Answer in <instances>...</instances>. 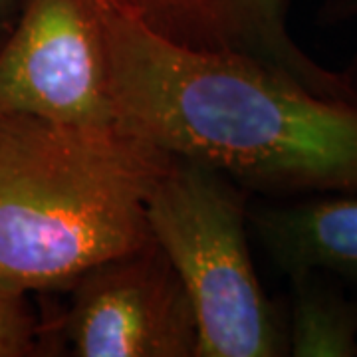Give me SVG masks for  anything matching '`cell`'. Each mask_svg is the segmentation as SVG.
Returning a JSON list of instances; mask_svg holds the SVG:
<instances>
[{
  "mask_svg": "<svg viewBox=\"0 0 357 357\" xmlns=\"http://www.w3.org/2000/svg\"><path fill=\"white\" fill-rule=\"evenodd\" d=\"M89 4L119 128L243 187L357 192V103L316 96L243 56L177 46L126 0Z\"/></svg>",
  "mask_w": 357,
  "mask_h": 357,
  "instance_id": "cell-1",
  "label": "cell"
},
{
  "mask_svg": "<svg viewBox=\"0 0 357 357\" xmlns=\"http://www.w3.org/2000/svg\"><path fill=\"white\" fill-rule=\"evenodd\" d=\"M171 161L117 123L0 114V290L74 286L153 243L147 201Z\"/></svg>",
  "mask_w": 357,
  "mask_h": 357,
  "instance_id": "cell-2",
  "label": "cell"
},
{
  "mask_svg": "<svg viewBox=\"0 0 357 357\" xmlns=\"http://www.w3.org/2000/svg\"><path fill=\"white\" fill-rule=\"evenodd\" d=\"M151 236L183 280L199 324L197 357L288 354L246 244L244 192L211 167L173 157L147 201Z\"/></svg>",
  "mask_w": 357,
  "mask_h": 357,
  "instance_id": "cell-3",
  "label": "cell"
},
{
  "mask_svg": "<svg viewBox=\"0 0 357 357\" xmlns=\"http://www.w3.org/2000/svg\"><path fill=\"white\" fill-rule=\"evenodd\" d=\"M0 114L112 126L115 109L89 0H22L0 50Z\"/></svg>",
  "mask_w": 357,
  "mask_h": 357,
  "instance_id": "cell-4",
  "label": "cell"
},
{
  "mask_svg": "<svg viewBox=\"0 0 357 357\" xmlns=\"http://www.w3.org/2000/svg\"><path fill=\"white\" fill-rule=\"evenodd\" d=\"M74 286L66 333L76 356H197L191 298L155 241L93 266Z\"/></svg>",
  "mask_w": 357,
  "mask_h": 357,
  "instance_id": "cell-5",
  "label": "cell"
},
{
  "mask_svg": "<svg viewBox=\"0 0 357 357\" xmlns=\"http://www.w3.org/2000/svg\"><path fill=\"white\" fill-rule=\"evenodd\" d=\"M169 42L197 52L234 54L321 98L357 103L345 74L314 62L290 38L286 0H126Z\"/></svg>",
  "mask_w": 357,
  "mask_h": 357,
  "instance_id": "cell-6",
  "label": "cell"
},
{
  "mask_svg": "<svg viewBox=\"0 0 357 357\" xmlns=\"http://www.w3.org/2000/svg\"><path fill=\"white\" fill-rule=\"evenodd\" d=\"M252 222L284 274L332 270L357 278V199L258 208Z\"/></svg>",
  "mask_w": 357,
  "mask_h": 357,
  "instance_id": "cell-7",
  "label": "cell"
},
{
  "mask_svg": "<svg viewBox=\"0 0 357 357\" xmlns=\"http://www.w3.org/2000/svg\"><path fill=\"white\" fill-rule=\"evenodd\" d=\"M288 349L298 357L357 356V302L328 286L318 270L290 274Z\"/></svg>",
  "mask_w": 357,
  "mask_h": 357,
  "instance_id": "cell-8",
  "label": "cell"
},
{
  "mask_svg": "<svg viewBox=\"0 0 357 357\" xmlns=\"http://www.w3.org/2000/svg\"><path fill=\"white\" fill-rule=\"evenodd\" d=\"M36 335L38 326L26 304V294L0 290V357L34 354Z\"/></svg>",
  "mask_w": 357,
  "mask_h": 357,
  "instance_id": "cell-9",
  "label": "cell"
},
{
  "mask_svg": "<svg viewBox=\"0 0 357 357\" xmlns=\"http://www.w3.org/2000/svg\"><path fill=\"white\" fill-rule=\"evenodd\" d=\"M357 14V0H328L326 16L328 18H349Z\"/></svg>",
  "mask_w": 357,
  "mask_h": 357,
  "instance_id": "cell-10",
  "label": "cell"
},
{
  "mask_svg": "<svg viewBox=\"0 0 357 357\" xmlns=\"http://www.w3.org/2000/svg\"><path fill=\"white\" fill-rule=\"evenodd\" d=\"M13 4H14V0H0V20L6 16V13L13 8Z\"/></svg>",
  "mask_w": 357,
  "mask_h": 357,
  "instance_id": "cell-11",
  "label": "cell"
}]
</instances>
